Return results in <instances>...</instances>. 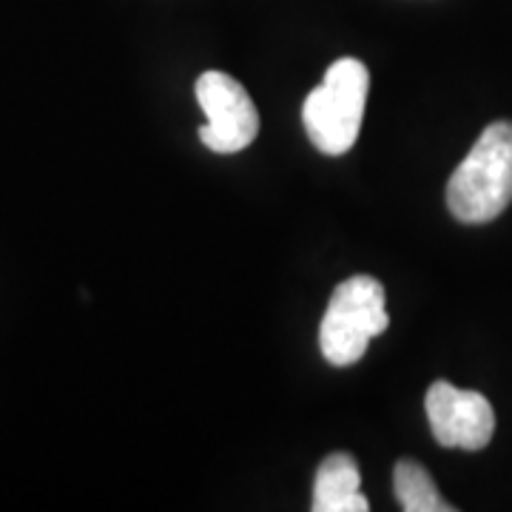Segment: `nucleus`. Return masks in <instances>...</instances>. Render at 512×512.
<instances>
[{
    "label": "nucleus",
    "instance_id": "obj_1",
    "mask_svg": "<svg viewBox=\"0 0 512 512\" xmlns=\"http://www.w3.org/2000/svg\"><path fill=\"white\" fill-rule=\"evenodd\" d=\"M512 202V123L501 120L481 131L476 146L447 183V208L458 222L495 220Z\"/></svg>",
    "mask_w": 512,
    "mask_h": 512
},
{
    "label": "nucleus",
    "instance_id": "obj_2",
    "mask_svg": "<svg viewBox=\"0 0 512 512\" xmlns=\"http://www.w3.org/2000/svg\"><path fill=\"white\" fill-rule=\"evenodd\" d=\"M367 86L370 74L365 63L356 57H342L330 63L322 86L308 94L302 106V123L322 154L342 157L353 148L365 117Z\"/></svg>",
    "mask_w": 512,
    "mask_h": 512
},
{
    "label": "nucleus",
    "instance_id": "obj_3",
    "mask_svg": "<svg viewBox=\"0 0 512 512\" xmlns=\"http://www.w3.org/2000/svg\"><path fill=\"white\" fill-rule=\"evenodd\" d=\"M390 325L384 305V285L373 276L359 274L345 279L328 302L319 325V348L330 365H356L367 345Z\"/></svg>",
    "mask_w": 512,
    "mask_h": 512
},
{
    "label": "nucleus",
    "instance_id": "obj_4",
    "mask_svg": "<svg viewBox=\"0 0 512 512\" xmlns=\"http://www.w3.org/2000/svg\"><path fill=\"white\" fill-rule=\"evenodd\" d=\"M197 103L208 123L200 128L202 146L217 154H237L259 134V114L254 100L231 74L205 72L197 80Z\"/></svg>",
    "mask_w": 512,
    "mask_h": 512
},
{
    "label": "nucleus",
    "instance_id": "obj_5",
    "mask_svg": "<svg viewBox=\"0 0 512 512\" xmlns=\"http://www.w3.org/2000/svg\"><path fill=\"white\" fill-rule=\"evenodd\" d=\"M427 419L441 447L484 450L495 433V413L487 396L458 390L450 382H433L427 390Z\"/></svg>",
    "mask_w": 512,
    "mask_h": 512
},
{
    "label": "nucleus",
    "instance_id": "obj_6",
    "mask_svg": "<svg viewBox=\"0 0 512 512\" xmlns=\"http://www.w3.org/2000/svg\"><path fill=\"white\" fill-rule=\"evenodd\" d=\"M359 464L348 453L328 456L313 481V512H367L370 501L362 493Z\"/></svg>",
    "mask_w": 512,
    "mask_h": 512
},
{
    "label": "nucleus",
    "instance_id": "obj_7",
    "mask_svg": "<svg viewBox=\"0 0 512 512\" xmlns=\"http://www.w3.org/2000/svg\"><path fill=\"white\" fill-rule=\"evenodd\" d=\"M393 493L399 498L404 512H453V504H447L436 490L430 473L416 461H399L393 470Z\"/></svg>",
    "mask_w": 512,
    "mask_h": 512
}]
</instances>
